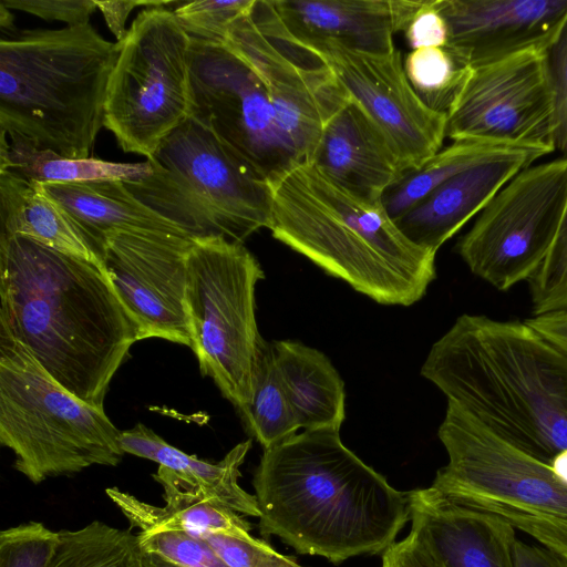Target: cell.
<instances>
[{"label": "cell", "mask_w": 567, "mask_h": 567, "mask_svg": "<svg viewBox=\"0 0 567 567\" xmlns=\"http://www.w3.org/2000/svg\"><path fill=\"white\" fill-rule=\"evenodd\" d=\"M251 8L223 43L192 38L189 117L271 181L311 161L349 97L318 56L266 30Z\"/></svg>", "instance_id": "cell-1"}, {"label": "cell", "mask_w": 567, "mask_h": 567, "mask_svg": "<svg viewBox=\"0 0 567 567\" xmlns=\"http://www.w3.org/2000/svg\"><path fill=\"white\" fill-rule=\"evenodd\" d=\"M0 333L64 389L104 409L138 331L101 265L25 237H0Z\"/></svg>", "instance_id": "cell-2"}, {"label": "cell", "mask_w": 567, "mask_h": 567, "mask_svg": "<svg viewBox=\"0 0 567 567\" xmlns=\"http://www.w3.org/2000/svg\"><path fill=\"white\" fill-rule=\"evenodd\" d=\"M252 485L259 532L340 564L386 550L410 520L408 493L350 451L340 430H305L264 450Z\"/></svg>", "instance_id": "cell-3"}, {"label": "cell", "mask_w": 567, "mask_h": 567, "mask_svg": "<svg viewBox=\"0 0 567 567\" xmlns=\"http://www.w3.org/2000/svg\"><path fill=\"white\" fill-rule=\"evenodd\" d=\"M421 374L517 449L550 466L567 458V355L526 320L460 316Z\"/></svg>", "instance_id": "cell-4"}, {"label": "cell", "mask_w": 567, "mask_h": 567, "mask_svg": "<svg viewBox=\"0 0 567 567\" xmlns=\"http://www.w3.org/2000/svg\"><path fill=\"white\" fill-rule=\"evenodd\" d=\"M274 238L381 305L411 306L435 278V254L412 243L382 200L360 197L312 162L269 181Z\"/></svg>", "instance_id": "cell-5"}, {"label": "cell", "mask_w": 567, "mask_h": 567, "mask_svg": "<svg viewBox=\"0 0 567 567\" xmlns=\"http://www.w3.org/2000/svg\"><path fill=\"white\" fill-rule=\"evenodd\" d=\"M120 50L90 23L2 39L1 132L64 157H90Z\"/></svg>", "instance_id": "cell-6"}, {"label": "cell", "mask_w": 567, "mask_h": 567, "mask_svg": "<svg viewBox=\"0 0 567 567\" xmlns=\"http://www.w3.org/2000/svg\"><path fill=\"white\" fill-rule=\"evenodd\" d=\"M146 161L152 173L141 182H123L125 187L188 236L244 243L268 228L269 181L193 117Z\"/></svg>", "instance_id": "cell-7"}, {"label": "cell", "mask_w": 567, "mask_h": 567, "mask_svg": "<svg viewBox=\"0 0 567 567\" xmlns=\"http://www.w3.org/2000/svg\"><path fill=\"white\" fill-rule=\"evenodd\" d=\"M439 439L447 453L432 487L495 515L567 560V480L447 401Z\"/></svg>", "instance_id": "cell-8"}, {"label": "cell", "mask_w": 567, "mask_h": 567, "mask_svg": "<svg viewBox=\"0 0 567 567\" xmlns=\"http://www.w3.org/2000/svg\"><path fill=\"white\" fill-rule=\"evenodd\" d=\"M121 431L104 409L58 383L19 341L0 333V443L31 483L116 466Z\"/></svg>", "instance_id": "cell-9"}, {"label": "cell", "mask_w": 567, "mask_h": 567, "mask_svg": "<svg viewBox=\"0 0 567 567\" xmlns=\"http://www.w3.org/2000/svg\"><path fill=\"white\" fill-rule=\"evenodd\" d=\"M264 278L259 261L244 243L194 237L185 292L190 348L202 373L241 416L269 346L256 320V285Z\"/></svg>", "instance_id": "cell-10"}, {"label": "cell", "mask_w": 567, "mask_h": 567, "mask_svg": "<svg viewBox=\"0 0 567 567\" xmlns=\"http://www.w3.org/2000/svg\"><path fill=\"white\" fill-rule=\"evenodd\" d=\"M104 127L125 153L150 158L190 115L192 37L173 10L145 8L120 42Z\"/></svg>", "instance_id": "cell-11"}, {"label": "cell", "mask_w": 567, "mask_h": 567, "mask_svg": "<svg viewBox=\"0 0 567 567\" xmlns=\"http://www.w3.org/2000/svg\"><path fill=\"white\" fill-rule=\"evenodd\" d=\"M567 212V157L520 171L491 199L456 250L501 291L528 281L551 249Z\"/></svg>", "instance_id": "cell-12"}, {"label": "cell", "mask_w": 567, "mask_h": 567, "mask_svg": "<svg viewBox=\"0 0 567 567\" xmlns=\"http://www.w3.org/2000/svg\"><path fill=\"white\" fill-rule=\"evenodd\" d=\"M446 137L553 153L554 104L546 50L472 69L446 114Z\"/></svg>", "instance_id": "cell-13"}, {"label": "cell", "mask_w": 567, "mask_h": 567, "mask_svg": "<svg viewBox=\"0 0 567 567\" xmlns=\"http://www.w3.org/2000/svg\"><path fill=\"white\" fill-rule=\"evenodd\" d=\"M286 40L309 50L329 68L348 97L386 137L403 175L419 168L442 148L446 114L430 109L417 96L398 49L372 53L334 40Z\"/></svg>", "instance_id": "cell-14"}, {"label": "cell", "mask_w": 567, "mask_h": 567, "mask_svg": "<svg viewBox=\"0 0 567 567\" xmlns=\"http://www.w3.org/2000/svg\"><path fill=\"white\" fill-rule=\"evenodd\" d=\"M193 240L154 231L105 237L101 267L135 323L140 341L161 338L190 347L185 292Z\"/></svg>", "instance_id": "cell-15"}, {"label": "cell", "mask_w": 567, "mask_h": 567, "mask_svg": "<svg viewBox=\"0 0 567 567\" xmlns=\"http://www.w3.org/2000/svg\"><path fill=\"white\" fill-rule=\"evenodd\" d=\"M447 48L471 69L547 50L567 20V0H437Z\"/></svg>", "instance_id": "cell-16"}, {"label": "cell", "mask_w": 567, "mask_h": 567, "mask_svg": "<svg viewBox=\"0 0 567 567\" xmlns=\"http://www.w3.org/2000/svg\"><path fill=\"white\" fill-rule=\"evenodd\" d=\"M422 0H256L251 12L276 35L292 41L334 40L365 52L396 49Z\"/></svg>", "instance_id": "cell-17"}, {"label": "cell", "mask_w": 567, "mask_h": 567, "mask_svg": "<svg viewBox=\"0 0 567 567\" xmlns=\"http://www.w3.org/2000/svg\"><path fill=\"white\" fill-rule=\"evenodd\" d=\"M411 532L437 567H515L516 529L430 486L408 492Z\"/></svg>", "instance_id": "cell-18"}, {"label": "cell", "mask_w": 567, "mask_h": 567, "mask_svg": "<svg viewBox=\"0 0 567 567\" xmlns=\"http://www.w3.org/2000/svg\"><path fill=\"white\" fill-rule=\"evenodd\" d=\"M122 451L158 464L154 480L163 487V496L193 502H209L239 515L259 517L256 496L238 483L240 466L251 447V440L234 446L217 463L199 460L167 443L142 423L121 431Z\"/></svg>", "instance_id": "cell-19"}, {"label": "cell", "mask_w": 567, "mask_h": 567, "mask_svg": "<svg viewBox=\"0 0 567 567\" xmlns=\"http://www.w3.org/2000/svg\"><path fill=\"white\" fill-rule=\"evenodd\" d=\"M546 155L523 148L473 166L441 184L394 221L412 243L436 254L506 183Z\"/></svg>", "instance_id": "cell-20"}, {"label": "cell", "mask_w": 567, "mask_h": 567, "mask_svg": "<svg viewBox=\"0 0 567 567\" xmlns=\"http://www.w3.org/2000/svg\"><path fill=\"white\" fill-rule=\"evenodd\" d=\"M310 162L334 183L371 200H382L403 176L386 137L350 99L324 126Z\"/></svg>", "instance_id": "cell-21"}, {"label": "cell", "mask_w": 567, "mask_h": 567, "mask_svg": "<svg viewBox=\"0 0 567 567\" xmlns=\"http://www.w3.org/2000/svg\"><path fill=\"white\" fill-rule=\"evenodd\" d=\"M82 229L101 259L105 237L117 231H154L188 236L138 200L118 181L39 184Z\"/></svg>", "instance_id": "cell-22"}, {"label": "cell", "mask_w": 567, "mask_h": 567, "mask_svg": "<svg viewBox=\"0 0 567 567\" xmlns=\"http://www.w3.org/2000/svg\"><path fill=\"white\" fill-rule=\"evenodd\" d=\"M0 237H25L59 252L101 265L89 238L38 183L0 172Z\"/></svg>", "instance_id": "cell-23"}, {"label": "cell", "mask_w": 567, "mask_h": 567, "mask_svg": "<svg viewBox=\"0 0 567 567\" xmlns=\"http://www.w3.org/2000/svg\"><path fill=\"white\" fill-rule=\"evenodd\" d=\"M271 348L300 427L340 430L346 417L344 383L329 358L299 341H275Z\"/></svg>", "instance_id": "cell-24"}, {"label": "cell", "mask_w": 567, "mask_h": 567, "mask_svg": "<svg viewBox=\"0 0 567 567\" xmlns=\"http://www.w3.org/2000/svg\"><path fill=\"white\" fill-rule=\"evenodd\" d=\"M1 132L0 172L11 169L38 184L89 183L118 181L135 183L145 179L152 167L143 163H114L99 158H69L51 150H39L20 140L7 143Z\"/></svg>", "instance_id": "cell-25"}, {"label": "cell", "mask_w": 567, "mask_h": 567, "mask_svg": "<svg viewBox=\"0 0 567 567\" xmlns=\"http://www.w3.org/2000/svg\"><path fill=\"white\" fill-rule=\"evenodd\" d=\"M105 493L127 519L131 528H136L140 533L186 530L196 535L250 536L251 525L238 513L218 504L164 497L165 505L158 507L117 487H109Z\"/></svg>", "instance_id": "cell-26"}, {"label": "cell", "mask_w": 567, "mask_h": 567, "mask_svg": "<svg viewBox=\"0 0 567 567\" xmlns=\"http://www.w3.org/2000/svg\"><path fill=\"white\" fill-rule=\"evenodd\" d=\"M523 148L527 147L509 146L476 138L455 140L431 156L419 168L404 174L384 194L382 204L393 220H396L453 176L484 162Z\"/></svg>", "instance_id": "cell-27"}, {"label": "cell", "mask_w": 567, "mask_h": 567, "mask_svg": "<svg viewBox=\"0 0 567 567\" xmlns=\"http://www.w3.org/2000/svg\"><path fill=\"white\" fill-rule=\"evenodd\" d=\"M48 567H142L137 535L93 520L82 528L59 530Z\"/></svg>", "instance_id": "cell-28"}, {"label": "cell", "mask_w": 567, "mask_h": 567, "mask_svg": "<svg viewBox=\"0 0 567 567\" xmlns=\"http://www.w3.org/2000/svg\"><path fill=\"white\" fill-rule=\"evenodd\" d=\"M264 450L281 443L301 429L268 346L256 373L247 411L241 416Z\"/></svg>", "instance_id": "cell-29"}, {"label": "cell", "mask_w": 567, "mask_h": 567, "mask_svg": "<svg viewBox=\"0 0 567 567\" xmlns=\"http://www.w3.org/2000/svg\"><path fill=\"white\" fill-rule=\"evenodd\" d=\"M403 64L408 80L422 102L430 109L445 114L472 72V69L447 48L412 50Z\"/></svg>", "instance_id": "cell-30"}, {"label": "cell", "mask_w": 567, "mask_h": 567, "mask_svg": "<svg viewBox=\"0 0 567 567\" xmlns=\"http://www.w3.org/2000/svg\"><path fill=\"white\" fill-rule=\"evenodd\" d=\"M527 282L533 316L567 312V212L546 259Z\"/></svg>", "instance_id": "cell-31"}, {"label": "cell", "mask_w": 567, "mask_h": 567, "mask_svg": "<svg viewBox=\"0 0 567 567\" xmlns=\"http://www.w3.org/2000/svg\"><path fill=\"white\" fill-rule=\"evenodd\" d=\"M60 534L39 522L1 530L0 567H48Z\"/></svg>", "instance_id": "cell-32"}, {"label": "cell", "mask_w": 567, "mask_h": 567, "mask_svg": "<svg viewBox=\"0 0 567 567\" xmlns=\"http://www.w3.org/2000/svg\"><path fill=\"white\" fill-rule=\"evenodd\" d=\"M254 3L255 0H197L181 2L173 11L192 38L223 43L230 25Z\"/></svg>", "instance_id": "cell-33"}, {"label": "cell", "mask_w": 567, "mask_h": 567, "mask_svg": "<svg viewBox=\"0 0 567 567\" xmlns=\"http://www.w3.org/2000/svg\"><path fill=\"white\" fill-rule=\"evenodd\" d=\"M137 540L143 551L182 567H229L204 537L186 530L138 533Z\"/></svg>", "instance_id": "cell-34"}, {"label": "cell", "mask_w": 567, "mask_h": 567, "mask_svg": "<svg viewBox=\"0 0 567 567\" xmlns=\"http://www.w3.org/2000/svg\"><path fill=\"white\" fill-rule=\"evenodd\" d=\"M229 567H303L291 557L276 551L266 542L226 534H203Z\"/></svg>", "instance_id": "cell-35"}, {"label": "cell", "mask_w": 567, "mask_h": 567, "mask_svg": "<svg viewBox=\"0 0 567 567\" xmlns=\"http://www.w3.org/2000/svg\"><path fill=\"white\" fill-rule=\"evenodd\" d=\"M554 104V147L567 157V20L546 50Z\"/></svg>", "instance_id": "cell-36"}, {"label": "cell", "mask_w": 567, "mask_h": 567, "mask_svg": "<svg viewBox=\"0 0 567 567\" xmlns=\"http://www.w3.org/2000/svg\"><path fill=\"white\" fill-rule=\"evenodd\" d=\"M1 4L47 21H62L66 27L90 23L91 16L97 9L95 0H2Z\"/></svg>", "instance_id": "cell-37"}, {"label": "cell", "mask_w": 567, "mask_h": 567, "mask_svg": "<svg viewBox=\"0 0 567 567\" xmlns=\"http://www.w3.org/2000/svg\"><path fill=\"white\" fill-rule=\"evenodd\" d=\"M403 32L412 50L445 48L449 43V27L437 0H422Z\"/></svg>", "instance_id": "cell-38"}, {"label": "cell", "mask_w": 567, "mask_h": 567, "mask_svg": "<svg viewBox=\"0 0 567 567\" xmlns=\"http://www.w3.org/2000/svg\"><path fill=\"white\" fill-rule=\"evenodd\" d=\"M381 567H437L416 536L410 532L382 553Z\"/></svg>", "instance_id": "cell-39"}, {"label": "cell", "mask_w": 567, "mask_h": 567, "mask_svg": "<svg viewBox=\"0 0 567 567\" xmlns=\"http://www.w3.org/2000/svg\"><path fill=\"white\" fill-rule=\"evenodd\" d=\"M97 9L102 12L104 20L115 35L116 42H121L127 34L125 29L126 20L134 8L145 6L146 8L164 7L174 1L156 0H126V1H95Z\"/></svg>", "instance_id": "cell-40"}, {"label": "cell", "mask_w": 567, "mask_h": 567, "mask_svg": "<svg viewBox=\"0 0 567 567\" xmlns=\"http://www.w3.org/2000/svg\"><path fill=\"white\" fill-rule=\"evenodd\" d=\"M526 321L567 355V312L532 316Z\"/></svg>", "instance_id": "cell-41"}, {"label": "cell", "mask_w": 567, "mask_h": 567, "mask_svg": "<svg viewBox=\"0 0 567 567\" xmlns=\"http://www.w3.org/2000/svg\"><path fill=\"white\" fill-rule=\"evenodd\" d=\"M515 567H567V560L554 551L517 539L514 547Z\"/></svg>", "instance_id": "cell-42"}, {"label": "cell", "mask_w": 567, "mask_h": 567, "mask_svg": "<svg viewBox=\"0 0 567 567\" xmlns=\"http://www.w3.org/2000/svg\"><path fill=\"white\" fill-rule=\"evenodd\" d=\"M141 563L142 567H182L174 563H171L158 555L153 553L143 551L141 549Z\"/></svg>", "instance_id": "cell-43"}, {"label": "cell", "mask_w": 567, "mask_h": 567, "mask_svg": "<svg viewBox=\"0 0 567 567\" xmlns=\"http://www.w3.org/2000/svg\"><path fill=\"white\" fill-rule=\"evenodd\" d=\"M0 8H1L0 22H1L2 30L6 28L16 30L13 28L14 27L13 25V16L9 12V9H7L3 4H0Z\"/></svg>", "instance_id": "cell-44"}]
</instances>
